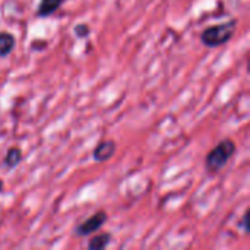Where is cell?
<instances>
[{
	"label": "cell",
	"mask_w": 250,
	"mask_h": 250,
	"mask_svg": "<svg viewBox=\"0 0 250 250\" xmlns=\"http://www.w3.org/2000/svg\"><path fill=\"white\" fill-rule=\"evenodd\" d=\"M3 186H5V183H3L2 179H0V193H2V190H3Z\"/></svg>",
	"instance_id": "cell-11"
},
{
	"label": "cell",
	"mask_w": 250,
	"mask_h": 250,
	"mask_svg": "<svg viewBox=\"0 0 250 250\" xmlns=\"http://www.w3.org/2000/svg\"><path fill=\"white\" fill-rule=\"evenodd\" d=\"M22 158H24L22 149L18 148V146H12V148L6 152V157H5V160H3V164H5L6 168L12 170V168H15L17 165L21 164Z\"/></svg>",
	"instance_id": "cell-7"
},
{
	"label": "cell",
	"mask_w": 250,
	"mask_h": 250,
	"mask_svg": "<svg viewBox=\"0 0 250 250\" xmlns=\"http://www.w3.org/2000/svg\"><path fill=\"white\" fill-rule=\"evenodd\" d=\"M62 3H63V0H41L36 15L38 18H47V17L53 15L54 12H57L60 9Z\"/></svg>",
	"instance_id": "cell-5"
},
{
	"label": "cell",
	"mask_w": 250,
	"mask_h": 250,
	"mask_svg": "<svg viewBox=\"0 0 250 250\" xmlns=\"http://www.w3.org/2000/svg\"><path fill=\"white\" fill-rule=\"evenodd\" d=\"M15 44H17V40H15L14 34H11L8 31L0 33V57L9 56L14 52Z\"/></svg>",
	"instance_id": "cell-6"
},
{
	"label": "cell",
	"mask_w": 250,
	"mask_h": 250,
	"mask_svg": "<svg viewBox=\"0 0 250 250\" xmlns=\"http://www.w3.org/2000/svg\"><path fill=\"white\" fill-rule=\"evenodd\" d=\"M111 241V234L108 232H101L95 237H92L88 243V249L91 250H103L106 249Z\"/></svg>",
	"instance_id": "cell-8"
},
{
	"label": "cell",
	"mask_w": 250,
	"mask_h": 250,
	"mask_svg": "<svg viewBox=\"0 0 250 250\" xmlns=\"http://www.w3.org/2000/svg\"><path fill=\"white\" fill-rule=\"evenodd\" d=\"M235 27H237L235 19H231V21H227V22H222V24H216V25H211V27H208L206 30L202 31L200 41H202L203 46H206L209 49L224 46L234 36Z\"/></svg>",
	"instance_id": "cell-1"
},
{
	"label": "cell",
	"mask_w": 250,
	"mask_h": 250,
	"mask_svg": "<svg viewBox=\"0 0 250 250\" xmlns=\"http://www.w3.org/2000/svg\"><path fill=\"white\" fill-rule=\"evenodd\" d=\"M237 151V146H235V142L232 139H222L221 142H218V145L215 148H212L206 158H205V165H206V170L211 171V173H218L221 171L227 162L231 160V157L235 154Z\"/></svg>",
	"instance_id": "cell-2"
},
{
	"label": "cell",
	"mask_w": 250,
	"mask_h": 250,
	"mask_svg": "<svg viewBox=\"0 0 250 250\" xmlns=\"http://www.w3.org/2000/svg\"><path fill=\"white\" fill-rule=\"evenodd\" d=\"M114 152H116V142L114 141H103L95 146L92 157L95 161L104 162V161H108L114 155Z\"/></svg>",
	"instance_id": "cell-4"
},
{
	"label": "cell",
	"mask_w": 250,
	"mask_h": 250,
	"mask_svg": "<svg viewBox=\"0 0 250 250\" xmlns=\"http://www.w3.org/2000/svg\"><path fill=\"white\" fill-rule=\"evenodd\" d=\"M108 219V215L106 211H98L95 212L92 216H89L88 219H85L84 222H81L76 230H75V234L78 237H87V235H91L94 232H97Z\"/></svg>",
	"instance_id": "cell-3"
},
{
	"label": "cell",
	"mask_w": 250,
	"mask_h": 250,
	"mask_svg": "<svg viewBox=\"0 0 250 250\" xmlns=\"http://www.w3.org/2000/svg\"><path fill=\"white\" fill-rule=\"evenodd\" d=\"M247 219H249V212L246 211V212H244V215L241 216L240 224H238V228H241L244 232H249V224H247Z\"/></svg>",
	"instance_id": "cell-10"
},
{
	"label": "cell",
	"mask_w": 250,
	"mask_h": 250,
	"mask_svg": "<svg viewBox=\"0 0 250 250\" xmlns=\"http://www.w3.org/2000/svg\"><path fill=\"white\" fill-rule=\"evenodd\" d=\"M75 34L78 38H85L89 36V27L87 24H79L75 27Z\"/></svg>",
	"instance_id": "cell-9"
}]
</instances>
